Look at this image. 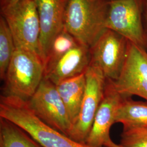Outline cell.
I'll return each instance as SVG.
<instances>
[{
	"label": "cell",
	"instance_id": "6da1fadb",
	"mask_svg": "<svg viewBox=\"0 0 147 147\" xmlns=\"http://www.w3.org/2000/svg\"><path fill=\"white\" fill-rule=\"evenodd\" d=\"M0 118L20 127L42 147H94L75 141L48 126L37 117L27 101L17 97L1 96Z\"/></svg>",
	"mask_w": 147,
	"mask_h": 147
},
{
	"label": "cell",
	"instance_id": "7a4b0ae2",
	"mask_svg": "<svg viewBox=\"0 0 147 147\" xmlns=\"http://www.w3.org/2000/svg\"><path fill=\"white\" fill-rule=\"evenodd\" d=\"M109 0H68L64 28L80 44L90 47L106 28Z\"/></svg>",
	"mask_w": 147,
	"mask_h": 147
},
{
	"label": "cell",
	"instance_id": "3957f363",
	"mask_svg": "<svg viewBox=\"0 0 147 147\" xmlns=\"http://www.w3.org/2000/svg\"><path fill=\"white\" fill-rule=\"evenodd\" d=\"M44 62L40 56L16 48L7 69L3 94L28 101L44 78Z\"/></svg>",
	"mask_w": 147,
	"mask_h": 147
},
{
	"label": "cell",
	"instance_id": "277c9868",
	"mask_svg": "<svg viewBox=\"0 0 147 147\" xmlns=\"http://www.w3.org/2000/svg\"><path fill=\"white\" fill-rule=\"evenodd\" d=\"M1 13L10 29L16 48L30 51L41 57L40 24L34 0H20L1 11Z\"/></svg>",
	"mask_w": 147,
	"mask_h": 147
},
{
	"label": "cell",
	"instance_id": "5b68a950",
	"mask_svg": "<svg viewBox=\"0 0 147 147\" xmlns=\"http://www.w3.org/2000/svg\"><path fill=\"white\" fill-rule=\"evenodd\" d=\"M106 27L120 34L130 42L147 49L143 0H109Z\"/></svg>",
	"mask_w": 147,
	"mask_h": 147
},
{
	"label": "cell",
	"instance_id": "8992f818",
	"mask_svg": "<svg viewBox=\"0 0 147 147\" xmlns=\"http://www.w3.org/2000/svg\"><path fill=\"white\" fill-rule=\"evenodd\" d=\"M129 42L120 34L106 28L89 47V65L99 69L106 79L115 81L125 63Z\"/></svg>",
	"mask_w": 147,
	"mask_h": 147
},
{
	"label": "cell",
	"instance_id": "52a82bcc",
	"mask_svg": "<svg viewBox=\"0 0 147 147\" xmlns=\"http://www.w3.org/2000/svg\"><path fill=\"white\" fill-rule=\"evenodd\" d=\"M27 101L34 114L43 123L69 136L73 125L56 86L52 82L44 78L36 92Z\"/></svg>",
	"mask_w": 147,
	"mask_h": 147
},
{
	"label": "cell",
	"instance_id": "ba28073f",
	"mask_svg": "<svg viewBox=\"0 0 147 147\" xmlns=\"http://www.w3.org/2000/svg\"><path fill=\"white\" fill-rule=\"evenodd\" d=\"M85 76L86 89L79 116L68 136L75 141L84 143L88 136L102 99L106 83V78L102 71L93 66L89 65Z\"/></svg>",
	"mask_w": 147,
	"mask_h": 147
},
{
	"label": "cell",
	"instance_id": "9c48e42d",
	"mask_svg": "<svg viewBox=\"0 0 147 147\" xmlns=\"http://www.w3.org/2000/svg\"><path fill=\"white\" fill-rule=\"evenodd\" d=\"M113 82L123 98L136 95L147 101V49L129 42L124 66Z\"/></svg>",
	"mask_w": 147,
	"mask_h": 147
},
{
	"label": "cell",
	"instance_id": "30bf717a",
	"mask_svg": "<svg viewBox=\"0 0 147 147\" xmlns=\"http://www.w3.org/2000/svg\"><path fill=\"white\" fill-rule=\"evenodd\" d=\"M122 99L113 81L106 79L104 96L85 141L86 144L94 147H105L112 140L111 127L116 123V112Z\"/></svg>",
	"mask_w": 147,
	"mask_h": 147
},
{
	"label": "cell",
	"instance_id": "8fae6325",
	"mask_svg": "<svg viewBox=\"0 0 147 147\" xmlns=\"http://www.w3.org/2000/svg\"><path fill=\"white\" fill-rule=\"evenodd\" d=\"M68 1L34 0L40 24V49L43 62L53 38L64 27Z\"/></svg>",
	"mask_w": 147,
	"mask_h": 147
},
{
	"label": "cell",
	"instance_id": "7c38bea8",
	"mask_svg": "<svg viewBox=\"0 0 147 147\" xmlns=\"http://www.w3.org/2000/svg\"><path fill=\"white\" fill-rule=\"evenodd\" d=\"M90 64L89 47L82 44L71 49L44 75L56 85L62 81L84 73Z\"/></svg>",
	"mask_w": 147,
	"mask_h": 147
},
{
	"label": "cell",
	"instance_id": "4fadbf2b",
	"mask_svg": "<svg viewBox=\"0 0 147 147\" xmlns=\"http://www.w3.org/2000/svg\"><path fill=\"white\" fill-rule=\"evenodd\" d=\"M86 85L85 73L65 80L56 85L58 93L68 112L73 125L79 116Z\"/></svg>",
	"mask_w": 147,
	"mask_h": 147
},
{
	"label": "cell",
	"instance_id": "5bb4252c",
	"mask_svg": "<svg viewBox=\"0 0 147 147\" xmlns=\"http://www.w3.org/2000/svg\"><path fill=\"white\" fill-rule=\"evenodd\" d=\"M116 123L123 125V130L147 127V101L123 97L116 112Z\"/></svg>",
	"mask_w": 147,
	"mask_h": 147
},
{
	"label": "cell",
	"instance_id": "9a60e30c",
	"mask_svg": "<svg viewBox=\"0 0 147 147\" xmlns=\"http://www.w3.org/2000/svg\"><path fill=\"white\" fill-rule=\"evenodd\" d=\"M0 147H44L16 124L0 118Z\"/></svg>",
	"mask_w": 147,
	"mask_h": 147
},
{
	"label": "cell",
	"instance_id": "2e32d148",
	"mask_svg": "<svg viewBox=\"0 0 147 147\" xmlns=\"http://www.w3.org/2000/svg\"><path fill=\"white\" fill-rule=\"evenodd\" d=\"M79 44L76 38L63 27L53 38L47 51L44 62V75L63 56Z\"/></svg>",
	"mask_w": 147,
	"mask_h": 147
},
{
	"label": "cell",
	"instance_id": "e0dca14e",
	"mask_svg": "<svg viewBox=\"0 0 147 147\" xmlns=\"http://www.w3.org/2000/svg\"><path fill=\"white\" fill-rule=\"evenodd\" d=\"M14 39L5 19L0 18V78L4 80L7 69L16 51Z\"/></svg>",
	"mask_w": 147,
	"mask_h": 147
},
{
	"label": "cell",
	"instance_id": "ac0fdd59",
	"mask_svg": "<svg viewBox=\"0 0 147 147\" xmlns=\"http://www.w3.org/2000/svg\"><path fill=\"white\" fill-rule=\"evenodd\" d=\"M119 144L123 147H147V127L123 130Z\"/></svg>",
	"mask_w": 147,
	"mask_h": 147
},
{
	"label": "cell",
	"instance_id": "d6986e66",
	"mask_svg": "<svg viewBox=\"0 0 147 147\" xmlns=\"http://www.w3.org/2000/svg\"><path fill=\"white\" fill-rule=\"evenodd\" d=\"M20 0H0L1 11L14 5Z\"/></svg>",
	"mask_w": 147,
	"mask_h": 147
},
{
	"label": "cell",
	"instance_id": "ffe728a7",
	"mask_svg": "<svg viewBox=\"0 0 147 147\" xmlns=\"http://www.w3.org/2000/svg\"><path fill=\"white\" fill-rule=\"evenodd\" d=\"M143 18L144 28L147 32V0H143Z\"/></svg>",
	"mask_w": 147,
	"mask_h": 147
},
{
	"label": "cell",
	"instance_id": "44dd1931",
	"mask_svg": "<svg viewBox=\"0 0 147 147\" xmlns=\"http://www.w3.org/2000/svg\"><path fill=\"white\" fill-rule=\"evenodd\" d=\"M105 147H123L121 146L119 144H116L115 142H113L112 140L107 143Z\"/></svg>",
	"mask_w": 147,
	"mask_h": 147
},
{
	"label": "cell",
	"instance_id": "7402d4cb",
	"mask_svg": "<svg viewBox=\"0 0 147 147\" xmlns=\"http://www.w3.org/2000/svg\"><path fill=\"white\" fill-rule=\"evenodd\" d=\"M146 39H147V32H146Z\"/></svg>",
	"mask_w": 147,
	"mask_h": 147
}]
</instances>
